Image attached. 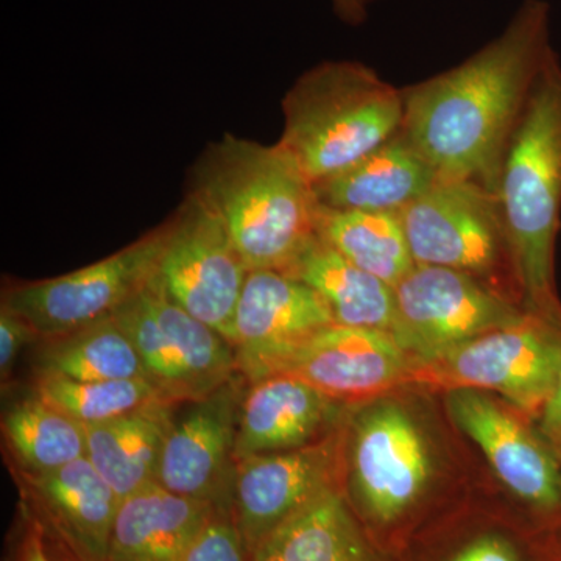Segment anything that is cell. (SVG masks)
<instances>
[{
  "mask_svg": "<svg viewBox=\"0 0 561 561\" xmlns=\"http://www.w3.org/2000/svg\"><path fill=\"white\" fill-rule=\"evenodd\" d=\"M551 7L524 0L507 27L470 58L404 88L402 133L442 180L496 195L502 158L552 50Z\"/></svg>",
  "mask_w": 561,
  "mask_h": 561,
  "instance_id": "6da1fadb",
  "label": "cell"
},
{
  "mask_svg": "<svg viewBox=\"0 0 561 561\" xmlns=\"http://www.w3.org/2000/svg\"><path fill=\"white\" fill-rule=\"evenodd\" d=\"M497 202L524 311L561 330V62L549 51L502 158Z\"/></svg>",
  "mask_w": 561,
  "mask_h": 561,
  "instance_id": "7a4b0ae2",
  "label": "cell"
},
{
  "mask_svg": "<svg viewBox=\"0 0 561 561\" xmlns=\"http://www.w3.org/2000/svg\"><path fill=\"white\" fill-rule=\"evenodd\" d=\"M191 191L219 214L247 268H289L319 234L313 184L278 142L225 135L194 164Z\"/></svg>",
  "mask_w": 561,
  "mask_h": 561,
  "instance_id": "3957f363",
  "label": "cell"
},
{
  "mask_svg": "<svg viewBox=\"0 0 561 561\" xmlns=\"http://www.w3.org/2000/svg\"><path fill=\"white\" fill-rule=\"evenodd\" d=\"M283 113L278 144L317 184L402 130L404 95L364 62L324 61L291 84Z\"/></svg>",
  "mask_w": 561,
  "mask_h": 561,
  "instance_id": "277c9868",
  "label": "cell"
},
{
  "mask_svg": "<svg viewBox=\"0 0 561 561\" xmlns=\"http://www.w3.org/2000/svg\"><path fill=\"white\" fill-rule=\"evenodd\" d=\"M561 371V330L527 313L413 367L409 383L493 391L537 419Z\"/></svg>",
  "mask_w": 561,
  "mask_h": 561,
  "instance_id": "5b68a950",
  "label": "cell"
},
{
  "mask_svg": "<svg viewBox=\"0 0 561 561\" xmlns=\"http://www.w3.org/2000/svg\"><path fill=\"white\" fill-rule=\"evenodd\" d=\"M169 401H202L231 382L236 348L165 294L157 275L114 313Z\"/></svg>",
  "mask_w": 561,
  "mask_h": 561,
  "instance_id": "8992f818",
  "label": "cell"
},
{
  "mask_svg": "<svg viewBox=\"0 0 561 561\" xmlns=\"http://www.w3.org/2000/svg\"><path fill=\"white\" fill-rule=\"evenodd\" d=\"M168 234L165 221L80 271L9 286L3 290L2 306L27 321L44 341L113 317L157 275Z\"/></svg>",
  "mask_w": 561,
  "mask_h": 561,
  "instance_id": "52a82bcc",
  "label": "cell"
},
{
  "mask_svg": "<svg viewBox=\"0 0 561 561\" xmlns=\"http://www.w3.org/2000/svg\"><path fill=\"white\" fill-rule=\"evenodd\" d=\"M249 273L219 214L197 192L187 191L169 219L158 264L157 278L165 294L232 343L236 309Z\"/></svg>",
  "mask_w": 561,
  "mask_h": 561,
  "instance_id": "ba28073f",
  "label": "cell"
},
{
  "mask_svg": "<svg viewBox=\"0 0 561 561\" xmlns=\"http://www.w3.org/2000/svg\"><path fill=\"white\" fill-rule=\"evenodd\" d=\"M393 291L390 334L416 364L486 332L512 327L529 313L470 273L435 265H415Z\"/></svg>",
  "mask_w": 561,
  "mask_h": 561,
  "instance_id": "9c48e42d",
  "label": "cell"
},
{
  "mask_svg": "<svg viewBox=\"0 0 561 561\" xmlns=\"http://www.w3.org/2000/svg\"><path fill=\"white\" fill-rule=\"evenodd\" d=\"M400 219L416 265L454 268L481 279L504 256L511 260L500 202L472 181L438 179L401 210Z\"/></svg>",
  "mask_w": 561,
  "mask_h": 561,
  "instance_id": "30bf717a",
  "label": "cell"
},
{
  "mask_svg": "<svg viewBox=\"0 0 561 561\" xmlns=\"http://www.w3.org/2000/svg\"><path fill=\"white\" fill-rule=\"evenodd\" d=\"M431 471L426 438L402 405L379 402L360 413L351 443V478L373 522L393 523L411 511Z\"/></svg>",
  "mask_w": 561,
  "mask_h": 561,
  "instance_id": "8fae6325",
  "label": "cell"
},
{
  "mask_svg": "<svg viewBox=\"0 0 561 561\" xmlns=\"http://www.w3.org/2000/svg\"><path fill=\"white\" fill-rule=\"evenodd\" d=\"M342 437L337 432L301 448L236 461L231 513L250 556L327 491L335 490Z\"/></svg>",
  "mask_w": 561,
  "mask_h": 561,
  "instance_id": "7c38bea8",
  "label": "cell"
},
{
  "mask_svg": "<svg viewBox=\"0 0 561 561\" xmlns=\"http://www.w3.org/2000/svg\"><path fill=\"white\" fill-rule=\"evenodd\" d=\"M415 364L390 332L331 324L272 364L256 381L290 376L343 404L409 383Z\"/></svg>",
  "mask_w": 561,
  "mask_h": 561,
  "instance_id": "4fadbf2b",
  "label": "cell"
},
{
  "mask_svg": "<svg viewBox=\"0 0 561 561\" xmlns=\"http://www.w3.org/2000/svg\"><path fill=\"white\" fill-rule=\"evenodd\" d=\"M446 408L519 501L542 515L561 516V461L538 427L534 430L485 391L449 390Z\"/></svg>",
  "mask_w": 561,
  "mask_h": 561,
  "instance_id": "5bb4252c",
  "label": "cell"
},
{
  "mask_svg": "<svg viewBox=\"0 0 561 561\" xmlns=\"http://www.w3.org/2000/svg\"><path fill=\"white\" fill-rule=\"evenodd\" d=\"M335 323L319 291L280 271L247 276L234 317L238 371L250 382L306 341Z\"/></svg>",
  "mask_w": 561,
  "mask_h": 561,
  "instance_id": "9a60e30c",
  "label": "cell"
},
{
  "mask_svg": "<svg viewBox=\"0 0 561 561\" xmlns=\"http://www.w3.org/2000/svg\"><path fill=\"white\" fill-rule=\"evenodd\" d=\"M21 479L38 524L70 561H108L121 500L87 457L54 471H22Z\"/></svg>",
  "mask_w": 561,
  "mask_h": 561,
  "instance_id": "2e32d148",
  "label": "cell"
},
{
  "mask_svg": "<svg viewBox=\"0 0 561 561\" xmlns=\"http://www.w3.org/2000/svg\"><path fill=\"white\" fill-rule=\"evenodd\" d=\"M239 409L231 382L195 402L165 438L158 485L180 496L231 508L224 490L228 467L236 461Z\"/></svg>",
  "mask_w": 561,
  "mask_h": 561,
  "instance_id": "e0dca14e",
  "label": "cell"
},
{
  "mask_svg": "<svg viewBox=\"0 0 561 561\" xmlns=\"http://www.w3.org/2000/svg\"><path fill=\"white\" fill-rule=\"evenodd\" d=\"M342 412V402L290 376L251 383L239 409L234 460L290 451L320 440Z\"/></svg>",
  "mask_w": 561,
  "mask_h": 561,
  "instance_id": "ac0fdd59",
  "label": "cell"
},
{
  "mask_svg": "<svg viewBox=\"0 0 561 561\" xmlns=\"http://www.w3.org/2000/svg\"><path fill=\"white\" fill-rule=\"evenodd\" d=\"M437 181L430 161L400 131L313 191L324 209L400 214Z\"/></svg>",
  "mask_w": 561,
  "mask_h": 561,
  "instance_id": "d6986e66",
  "label": "cell"
},
{
  "mask_svg": "<svg viewBox=\"0 0 561 561\" xmlns=\"http://www.w3.org/2000/svg\"><path fill=\"white\" fill-rule=\"evenodd\" d=\"M216 507L153 483L121 502L108 561H183Z\"/></svg>",
  "mask_w": 561,
  "mask_h": 561,
  "instance_id": "ffe728a7",
  "label": "cell"
},
{
  "mask_svg": "<svg viewBox=\"0 0 561 561\" xmlns=\"http://www.w3.org/2000/svg\"><path fill=\"white\" fill-rule=\"evenodd\" d=\"M169 402L84 426L87 459L121 502L158 483L165 438L173 426Z\"/></svg>",
  "mask_w": 561,
  "mask_h": 561,
  "instance_id": "44dd1931",
  "label": "cell"
},
{
  "mask_svg": "<svg viewBox=\"0 0 561 561\" xmlns=\"http://www.w3.org/2000/svg\"><path fill=\"white\" fill-rule=\"evenodd\" d=\"M284 272L319 291L330 306L335 323L391 332L393 287L346 260L320 234Z\"/></svg>",
  "mask_w": 561,
  "mask_h": 561,
  "instance_id": "7402d4cb",
  "label": "cell"
},
{
  "mask_svg": "<svg viewBox=\"0 0 561 561\" xmlns=\"http://www.w3.org/2000/svg\"><path fill=\"white\" fill-rule=\"evenodd\" d=\"M251 561H379L337 490L321 494L278 527Z\"/></svg>",
  "mask_w": 561,
  "mask_h": 561,
  "instance_id": "603a6c76",
  "label": "cell"
},
{
  "mask_svg": "<svg viewBox=\"0 0 561 561\" xmlns=\"http://www.w3.org/2000/svg\"><path fill=\"white\" fill-rule=\"evenodd\" d=\"M317 231L346 260L391 287L416 265L400 214L332 210L320 206Z\"/></svg>",
  "mask_w": 561,
  "mask_h": 561,
  "instance_id": "cb8c5ba5",
  "label": "cell"
},
{
  "mask_svg": "<svg viewBox=\"0 0 561 561\" xmlns=\"http://www.w3.org/2000/svg\"><path fill=\"white\" fill-rule=\"evenodd\" d=\"M41 367L73 381L149 379L138 350L114 316L46 341Z\"/></svg>",
  "mask_w": 561,
  "mask_h": 561,
  "instance_id": "d4e9b609",
  "label": "cell"
},
{
  "mask_svg": "<svg viewBox=\"0 0 561 561\" xmlns=\"http://www.w3.org/2000/svg\"><path fill=\"white\" fill-rule=\"evenodd\" d=\"M2 427L25 472L54 471L87 457L83 424L38 397L11 408Z\"/></svg>",
  "mask_w": 561,
  "mask_h": 561,
  "instance_id": "484cf974",
  "label": "cell"
},
{
  "mask_svg": "<svg viewBox=\"0 0 561 561\" xmlns=\"http://www.w3.org/2000/svg\"><path fill=\"white\" fill-rule=\"evenodd\" d=\"M36 397L83 426L130 415L162 402L172 404L150 379L83 382L49 373H41Z\"/></svg>",
  "mask_w": 561,
  "mask_h": 561,
  "instance_id": "4316f807",
  "label": "cell"
},
{
  "mask_svg": "<svg viewBox=\"0 0 561 561\" xmlns=\"http://www.w3.org/2000/svg\"><path fill=\"white\" fill-rule=\"evenodd\" d=\"M183 561H251L230 507L217 505L191 542Z\"/></svg>",
  "mask_w": 561,
  "mask_h": 561,
  "instance_id": "83f0119b",
  "label": "cell"
},
{
  "mask_svg": "<svg viewBox=\"0 0 561 561\" xmlns=\"http://www.w3.org/2000/svg\"><path fill=\"white\" fill-rule=\"evenodd\" d=\"M33 339H38V335L32 330L31 324L2 306L0 309V373H2V379L9 378L18 354Z\"/></svg>",
  "mask_w": 561,
  "mask_h": 561,
  "instance_id": "f1b7e54d",
  "label": "cell"
},
{
  "mask_svg": "<svg viewBox=\"0 0 561 561\" xmlns=\"http://www.w3.org/2000/svg\"><path fill=\"white\" fill-rule=\"evenodd\" d=\"M449 561H522L515 546L497 535H485L465 546Z\"/></svg>",
  "mask_w": 561,
  "mask_h": 561,
  "instance_id": "f546056e",
  "label": "cell"
},
{
  "mask_svg": "<svg viewBox=\"0 0 561 561\" xmlns=\"http://www.w3.org/2000/svg\"><path fill=\"white\" fill-rule=\"evenodd\" d=\"M538 431L561 461V371L552 393L537 415Z\"/></svg>",
  "mask_w": 561,
  "mask_h": 561,
  "instance_id": "4dcf8cb0",
  "label": "cell"
},
{
  "mask_svg": "<svg viewBox=\"0 0 561 561\" xmlns=\"http://www.w3.org/2000/svg\"><path fill=\"white\" fill-rule=\"evenodd\" d=\"M332 9L345 24L359 25L367 18V3L364 0H331Z\"/></svg>",
  "mask_w": 561,
  "mask_h": 561,
  "instance_id": "1f68e13d",
  "label": "cell"
},
{
  "mask_svg": "<svg viewBox=\"0 0 561 561\" xmlns=\"http://www.w3.org/2000/svg\"><path fill=\"white\" fill-rule=\"evenodd\" d=\"M22 561H51L49 553L44 546L43 530L39 526L33 527L25 535L24 545H22Z\"/></svg>",
  "mask_w": 561,
  "mask_h": 561,
  "instance_id": "d6a6232c",
  "label": "cell"
},
{
  "mask_svg": "<svg viewBox=\"0 0 561 561\" xmlns=\"http://www.w3.org/2000/svg\"><path fill=\"white\" fill-rule=\"evenodd\" d=\"M364 2L368 5V3L373 2V0H364Z\"/></svg>",
  "mask_w": 561,
  "mask_h": 561,
  "instance_id": "836d02e7",
  "label": "cell"
},
{
  "mask_svg": "<svg viewBox=\"0 0 561 561\" xmlns=\"http://www.w3.org/2000/svg\"><path fill=\"white\" fill-rule=\"evenodd\" d=\"M66 561H70V560H66Z\"/></svg>",
  "mask_w": 561,
  "mask_h": 561,
  "instance_id": "e575fe53",
  "label": "cell"
}]
</instances>
